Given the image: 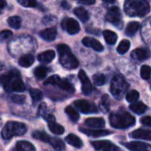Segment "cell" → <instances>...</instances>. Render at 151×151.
Masks as SVG:
<instances>
[{
  "label": "cell",
  "mask_w": 151,
  "mask_h": 151,
  "mask_svg": "<svg viewBox=\"0 0 151 151\" xmlns=\"http://www.w3.org/2000/svg\"><path fill=\"white\" fill-rule=\"evenodd\" d=\"M0 83L4 88L8 91L22 92L25 90V85L20 79V74L17 70H12L6 74L0 77Z\"/></svg>",
  "instance_id": "obj_1"
},
{
  "label": "cell",
  "mask_w": 151,
  "mask_h": 151,
  "mask_svg": "<svg viewBox=\"0 0 151 151\" xmlns=\"http://www.w3.org/2000/svg\"><path fill=\"white\" fill-rule=\"evenodd\" d=\"M150 11V4L144 0H128L125 3V12L131 17H144Z\"/></svg>",
  "instance_id": "obj_2"
},
{
  "label": "cell",
  "mask_w": 151,
  "mask_h": 151,
  "mask_svg": "<svg viewBox=\"0 0 151 151\" xmlns=\"http://www.w3.org/2000/svg\"><path fill=\"white\" fill-rule=\"evenodd\" d=\"M111 125L119 129H126L135 124V118L127 111L112 112L110 116Z\"/></svg>",
  "instance_id": "obj_3"
},
{
  "label": "cell",
  "mask_w": 151,
  "mask_h": 151,
  "mask_svg": "<svg viewBox=\"0 0 151 151\" xmlns=\"http://www.w3.org/2000/svg\"><path fill=\"white\" fill-rule=\"evenodd\" d=\"M58 52L59 56V62L65 69H75L79 66V61L71 51L70 48L65 44L58 45Z\"/></svg>",
  "instance_id": "obj_4"
},
{
  "label": "cell",
  "mask_w": 151,
  "mask_h": 151,
  "mask_svg": "<svg viewBox=\"0 0 151 151\" xmlns=\"http://www.w3.org/2000/svg\"><path fill=\"white\" fill-rule=\"evenodd\" d=\"M27 132V126L21 122L9 121L5 124L2 130V137L9 140L14 136H22Z\"/></svg>",
  "instance_id": "obj_5"
},
{
  "label": "cell",
  "mask_w": 151,
  "mask_h": 151,
  "mask_svg": "<svg viewBox=\"0 0 151 151\" xmlns=\"http://www.w3.org/2000/svg\"><path fill=\"white\" fill-rule=\"evenodd\" d=\"M128 88L129 85L122 75L117 74L112 78L111 82V92L118 100H120L125 96Z\"/></svg>",
  "instance_id": "obj_6"
},
{
  "label": "cell",
  "mask_w": 151,
  "mask_h": 151,
  "mask_svg": "<svg viewBox=\"0 0 151 151\" xmlns=\"http://www.w3.org/2000/svg\"><path fill=\"white\" fill-rule=\"evenodd\" d=\"M106 20L120 29L123 27V21L119 8L117 6L111 7L106 14Z\"/></svg>",
  "instance_id": "obj_7"
},
{
  "label": "cell",
  "mask_w": 151,
  "mask_h": 151,
  "mask_svg": "<svg viewBox=\"0 0 151 151\" xmlns=\"http://www.w3.org/2000/svg\"><path fill=\"white\" fill-rule=\"evenodd\" d=\"M73 105L82 113L88 114L92 112H97L96 107L86 100H77L73 103Z\"/></svg>",
  "instance_id": "obj_8"
},
{
  "label": "cell",
  "mask_w": 151,
  "mask_h": 151,
  "mask_svg": "<svg viewBox=\"0 0 151 151\" xmlns=\"http://www.w3.org/2000/svg\"><path fill=\"white\" fill-rule=\"evenodd\" d=\"M91 144L97 151H120L109 141H96L92 142Z\"/></svg>",
  "instance_id": "obj_9"
},
{
  "label": "cell",
  "mask_w": 151,
  "mask_h": 151,
  "mask_svg": "<svg viewBox=\"0 0 151 151\" xmlns=\"http://www.w3.org/2000/svg\"><path fill=\"white\" fill-rule=\"evenodd\" d=\"M79 79L82 84V87H81L82 93L84 95H89L92 92V85L86 73L83 70H81L79 72Z\"/></svg>",
  "instance_id": "obj_10"
},
{
  "label": "cell",
  "mask_w": 151,
  "mask_h": 151,
  "mask_svg": "<svg viewBox=\"0 0 151 151\" xmlns=\"http://www.w3.org/2000/svg\"><path fill=\"white\" fill-rule=\"evenodd\" d=\"M131 57L135 60L144 61V60H147L150 58L151 51L149 49H142V48L135 49L134 50L132 51Z\"/></svg>",
  "instance_id": "obj_11"
},
{
  "label": "cell",
  "mask_w": 151,
  "mask_h": 151,
  "mask_svg": "<svg viewBox=\"0 0 151 151\" xmlns=\"http://www.w3.org/2000/svg\"><path fill=\"white\" fill-rule=\"evenodd\" d=\"M64 27L66 29L67 33L70 35H76L80 32L81 27H80V24L78 23V21H76L74 19H67L65 20L64 22Z\"/></svg>",
  "instance_id": "obj_12"
},
{
  "label": "cell",
  "mask_w": 151,
  "mask_h": 151,
  "mask_svg": "<svg viewBox=\"0 0 151 151\" xmlns=\"http://www.w3.org/2000/svg\"><path fill=\"white\" fill-rule=\"evenodd\" d=\"M125 146L130 151H151V146L142 142H132L125 143Z\"/></svg>",
  "instance_id": "obj_13"
},
{
  "label": "cell",
  "mask_w": 151,
  "mask_h": 151,
  "mask_svg": "<svg viewBox=\"0 0 151 151\" xmlns=\"http://www.w3.org/2000/svg\"><path fill=\"white\" fill-rule=\"evenodd\" d=\"M82 43L84 46L88 47V48H92L96 51H103L104 50V46L102 45V43L99 41L96 40L95 38L85 37L82 39Z\"/></svg>",
  "instance_id": "obj_14"
},
{
  "label": "cell",
  "mask_w": 151,
  "mask_h": 151,
  "mask_svg": "<svg viewBox=\"0 0 151 151\" xmlns=\"http://www.w3.org/2000/svg\"><path fill=\"white\" fill-rule=\"evenodd\" d=\"M130 136L134 139H141L151 141V131L147 129H137L130 134Z\"/></svg>",
  "instance_id": "obj_15"
},
{
  "label": "cell",
  "mask_w": 151,
  "mask_h": 151,
  "mask_svg": "<svg viewBox=\"0 0 151 151\" xmlns=\"http://www.w3.org/2000/svg\"><path fill=\"white\" fill-rule=\"evenodd\" d=\"M57 34H58V33H57L56 27H48V28H46V29L41 31V32H40V36H41L43 40L50 42V41H54V40L56 39Z\"/></svg>",
  "instance_id": "obj_16"
},
{
  "label": "cell",
  "mask_w": 151,
  "mask_h": 151,
  "mask_svg": "<svg viewBox=\"0 0 151 151\" xmlns=\"http://www.w3.org/2000/svg\"><path fill=\"white\" fill-rule=\"evenodd\" d=\"M80 131L82 132L83 134L88 135V136H93V137H102V136H106L111 134L110 131L108 130H103V129H85V128H80Z\"/></svg>",
  "instance_id": "obj_17"
},
{
  "label": "cell",
  "mask_w": 151,
  "mask_h": 151,
  "mask_svg": "<svg viewBox=\"0 0 151 151\" xmlns=\"http://www.w3.org/2000/svg\"><path fill=\"white\" fill-rule=\"evenodd\" d=\"M13 151H35V148L29 142L20 141L16 143Z\"/></svg>",
  "instance_id": "obj_18"
},
{
  "label": "cell",
  "mask_w": 151,
  "mask_h": 151,
  "mask_svg": "<svg viewBox=\"0 0 151 151\" xmlns=\"http://www.w3.org/2000/svg\"><path fill=\"white\" fill-rule=\"evenodd\" d=\"M55 58V51L52 50H45L38 55V60L41 63H50Z\"/></svg>",
  "instance_id": "obj_19"
},
{
  "label": "cell",
  "mask_w": 151,
  "mask_h": 151,
  "mask_svg": "<svg viewBox=\"0 0 151 151\" xmlns=\"http://www.w3.org/2000/svg\"><path fill=\"white\" fill-rule=\"evenodd\" d=\"M85 124L89 127H104L105 126V121L102 118H89L86 119Z\"/></svg>",
  "instance_id": "obj_20"
},
{
  "label": "cell",
  "mask_w": 151,
  "mask_h": 151,
  "mask_svg": "<svg viewBox=\"0 0 151 151\" xmlns=\"http://www.w3.org/2000/svg\"><path fill=\"white\" fill-rule=\"evenodd\" d=\"M65 142L68 144H70L71 146H73L74 148H77V149H81L82 147V145H83L81 140L73 134H70L69 135H67L65 137Z\"/></svg>",
  "instance_id": "obj_21"
},
{
  "label": "cell",
  "mask_w": 151,
  "mask_h": 151,
  "mask_svg": "<svg viewBox=\"0 0 151 151\" xmlns=\"http://www.w3.org/2000/svg\"><path fill=\"white\" fill-rule=\"evenodd\" d=\"M35 62V57L32 54H27L22 56L19 59V65L22 67H29Z\"/></svg>",
  "instance_id": "obj_22"
},
{
  "label": "cell",
  "mask_w": 151,
  "mask_h": 151,
  "mask_svg": "<svg viewBox=\"0 0 151 151\" xmlns=\"http://www.w3.org/2000/svg\"><path fill=\"white\" fill-rule=\"evenodd\" d=\"M104 40L106 41V42L108 44H111V45H113L117 40H118V35L116 33L111 31V30H104Z\"/></svg>",
  "instance_id": "obj_23"
},
{
  "label": "cell",
  "mask_w": 151,
  "mask_h": 151,
  "mask_svg": "<svg viewBox=\"0 0 151 151\" xmlns=\"http://www.w3.org/2000/svg\"><path fill=\"white\" fill-rule=\"evenodd\" d=\"M74 14L82 21V22H87L89 19V14L87 10H85L83 7H77L74 9Z\"/></svg>",
  "instance_id": "obj_24"
},
{
  "label": "cell",
  "mask_w": 151,
  "mask_h": 151,
  "mask_svg": "<svg viewBox=\"0 0 151 151\" xmlns=\"http://www.w3.org/2000/svg\"><path fill=\"white\" fill-rule=\"evenodd\" d=\"M51 147L57 151H64L65 149V145L64 143V142L60 139L58 138H50V141L49 142Z\"/></svg>",
  "instance_id": "obj_25"
},
{
  "label": "cell",
  "mask_w": 151,
  "mask_h": 151,
  "mask_svg": "<svg viewBox=\"0 0 151 151\" xmlns=\"http://www.w3.org/2000/svg\"><path fill=\"white\" fill-rule=\"evenodd\" d=\"M129 107H130V110L135 112L136 114H142L147 110V106L143 103H141V102H136L134 104H132Z\"/></svg>",
  "instance_id": "obj_26"
},
{
  "label": "cell",
  "mask_w": 151,
  "mask_h": 151,
  "mask_svg": "<svg viewBox=\"0 0 151 151\" xmlns=\"http://www.w3.org/2000/svg\"><path fill=\"white\" fill-rule=\"evenodd\" d=\"M139 28H140V24L137 21H132L127 25L125 33H126L127 35L132 36L139 30Z\"/></svg>",
  "instance_id": "obj_27"
},
{
  "label": "cell",
  "mask_w": 151,
  "mask_h": 151,
  "mask_svg": "<svg viewBox=\"0 0 151 151\" xmlns=\"http://www.w3.org/2000/svg\"><path fill=\"white\" fill-rule=\"evenodd\" d=\"M65 113L67 114L68 118L73 121V122H77L80 119V115L79 113L77 112V111L73 108L72 106H67L65 110Z\"/></svg>",
  "instance_id": "obj_28"
},
{
  "label": "cell",
  "mask_w": 151,
  "mask_h": 151,
  "mask_svg": "<svg viewBox=\"0 0 151 151\" xmlns=\"http://www.w3.org/2000/svg\"><path fill=\"white\" fill-rule=\"evenodd\" d=\"M8 25L14 29H19L21 27V18L19 16H12L8 19Z\"/></svg>",
  "instance_id": "obj_29"
},
{
  "label": "cell",
  "mask_w": 151,
  "mask_h": 151,
  "mask_svg": "<svg viewBox=\"0 0 151 151\" xmlns=\"http://www.w3.org/2000/svg\"><path fill=\"white\" fill-rule=\"evenodd\" d=\"M33 137L36 140H39L41 142H47L49 143L50 141V136H49L46 133L44 132H42V131H35L33 133Z\"/></svg>",
  "instance_id": "obj_30"
},
{
  "label": "cell",
  "mask_w": 151,
  "mask_h": 151,
  "mask_svg": "<svg viewBox=\"0 0 151 151\" xmlns=\"http://www.w3.org/2000/svg\"><path fill=\"white\" fill-rule=\"evenodd\" d=\"M49 129L50 130L51 133L55 134H63L65 133V128L57 124L56 122H53V123H49Z\"/></svg>",
  "instance_id": "obj_31"
},
{
  "label": "cell",
  "mask_w": 151,
  "mask_h": 151,
  "mask_svg": "<svg viewBox=\"0 0 151 151\" xmlns=\"http://www.w3.org/2000/svg\"><path fill=\"white\" fill-rule=\"evenodd\" d=\"M29 94H30V96L33 100L34 103H36V102H39L42 99V93L41 90L37 89V88H32L30 89L29 91Z\"/></svg>",
  "instance_id": "obj_32"
},
{
  "label": "cell",
  "mask_w": 151,
  "mask_h": 151,
  "mask_svg": "<svg viewBox=\"0 0 151 151\" xmlns=\"http://www.w3.org/2000/svg\"><path fill=\"white\" fill-rule=\"evenodd\" d=\"M130 48V42L128 40H122L119 44L117 50L119 54H125Z\"/></svg>",
  "instance_id": "obj_33"
},
{
  "label": "cell",
  "mask_w": 151,
  "mask_h": 151,
  "mask_svg": "<svg viewBox=\"0 0 151 151\" xmlns=\"http://www.w3.org/2000/svg\"><path fill=\"white\" fill-rule=\"evenodd\" d=\"M100 109H101L104 113H107V112L109 111V109H110V100H109V96H108L107 95H104V96L101 98Z\"/></svg>",
  "instance_id": "obj_34"
},
{
  "label": "cell",
  "mask_w": 151,
  "mask_h": 151,
  "mask_svg": "<svg viewBox=\"0 0 151 151\" xmlns=\"http://www.w3.org/2000/svg\"><path fill=\"white\" fill-rule=\"evenodd\" d=\"M58 87L65 91H68V92H72V93L74 92V88L73 87L72 83L67 80H61V81L58 84Z\"/></svg>",
  "instance_id": "obj_35"
},
{
  "label": "cell",
  "mask_w": 151,
  "mask_h": 151,
  "mask_svg": "<svg viewBox=\"0 0 151 151\" xmlns=\"http://www.w3.org/2000/svg\"><path fill=\"white\" fill-rule=\"evenodd\" d=\"M47 73H48V69L44 66H38L35 69V75L37 79L41 80V79H43L46 77L47 75Z\"/></svg>",
  "instance_id": "obj_36"
},
{
  "label": "cell",
  "mask_w": 151,
  "mask_h": 151,
  "mask_svg": "<svg viewBox=\"0 0 151 151\" xmlns=\"http://www.w3.org/2000/svg\"><path fill=\"white\" fill-rule=\"evenodd\" d=\"M139 97H140L139 92L136 91V90H132V91L128 92V94L127 95V102L132 103V104L136 103L137 100L139 99Z\"/></svg>",
  "instance_id": "obj_37"
},
{
  "label": "cell",
  "mask_w": 151,
  "mask_h": 151,
  "mask_svg": "<svg viewBox=\"0 0 151 151\" xmlns=\"http://www.w3.org/2000/svg\"><path fill=\"white\" fill-rule=\"evenodd\" d=\"M93 81H94L95 85H96V86H102V85H104L106 82V78H105V76L104 74L97 73V74H95L94 75Z\"/></svg>",
  "instance_id": "obj_38"
},
{
  "label": "cell",
  "mask_w": 151,
  "mask_h": 151,
  "mask_svg": "<svg viewBox=\"0 0 151 151\" xmlns=\"http://www.w3.org/2000/svg\"><path fill=\"white\" fill-rule=\"evenodd\" d=\"M141 76L144 80H149L151 76V67L149 65H142L141 68Z\"/></svg>",
  "instance_id": "obj_39"
},
{
  "label": "cell",
  "mask_w": 151,
  "mask_h": 151,
  "mask_svg": "<svg viewBox=\"0 0 151 151\" xmlns=\"http://www.w3.org/2000/svg\"><path fill=\"white\" fill-rule=\"evenodd\" d=\"M60 81H61V79L58 75H52L44 81V85H58V86Z\"/></svg>",
  "instance_id": "obj_40"
},
{
  "label": "cell",
  "mask_w": 151,
  "mask_h": 151,
  "mask_svg": "<svg viewBox=\"0 0 151 151\" xmlns=\"http://www.w3.org/2000/svg\"><path fill=\"white\" fill-rule=\"evenodd\" d=\"M13 34L11 30H3L0 32V42H4L8 41L9 39H11L12 37Z\"/></svg>",
  "instance_id": "obj_41"
},
{
  "label": "cell",
  "mask_w": 151,
  "mask_h": 151,
  "mask_svg": "<svg viewBox=\"0 0 151 151\" xmlns=\"http://www.w3.org/2000/svg\"><path fill=\"white\" fill-rule=\"evenodd\" d=\"M11 100L17 104H22L26 101V96L23 95H12L11 96Z\"/></svg>",
  "instance_id": "obj_42"
},
{
  "label": "cell",
  "mask_w": 151,
  "mask_h": 151,
  "mask_svg": "<svg viewBox=\"0 0 151 151\" xmlns=\"http://www.w3.org/2000/svg\"><path fill=\"white\" fill-rule=\"evenodd\" d=\"M18 3L25 7H35L38 3L35 0H19Z\"/></svg>",
  "instance_id": "obj_43"
},
{
  "label": "cell",
  "mask_w": 151,
  "mask_h": 151,
  "mask_svg": "<svg viewBox=\"0 0 151 151\" xmlns=\"http://www.w3.org/2000/svg\"><path fill=\"white\" fill-rule=\"evenodd\" d=\"M38 114L40 116H42L44 117L45 115H47L48 113H46V104H42L39 107V110H38Z\"/></svg>",
  "instance_id": "obj_44"
},
{
  "label": "cell",
  "mask_w": 151,
  "mask_h": 151,
  "mask_svg": "<svg viewBox=\"0 0 151 151\" xmlns=\"http://www.w3.org/2000/svg\"><path fill=\"white\" fill-rule=\"evenodd\" d=\"M141 122H142V124H143V125H145V126H147V127H151V117L147 116V117L142 118V119H141Z\"/></svg>",
  "instance_id": "obj_45"
},
{
  "label": "cell",
  "mask_w": 151,
  "mask_h": 151,
  "mask_svg": "<svg viewBox=\"0 0 151 151\" xmlns=\"http://www.w3.org/2000/svg\"><path fill=\"white\" fill-rule=\"evenodd\" d=\"M43 119H44L46 121H48L49 123H53V122H55V118H54V116L51 115V114H47V115H45V116L43 117Z\"/></svg>",
  "instance_id": "obj_46"
},
{
  "label": "cell",
  "mask_w": 151,
  "mask_h": 151,
  "mask_svg": "<svg viewBox=\"0 0 151 151\" xmlns=\"http://www.w3.org/2000/svg\"><path fill=\"white\" fill-rule=\"evenodd\" d=\"M80 4H95L96 3V1H94V0H86V1H84V0H82V1H80L79 2Z\"/></svg>",
  "instance_id": "obj_47"
},
{
  "label": "cell",
  "mask_w": 151,
  "mask_h": 151,
  "mask_svg": "<svg viewBox=\"0 0 151 151\" xmlns=\"http://www.w3.org/2000/svg\"><path fill=\"white\" fill-rule=\"evenodd\" d=\"M6 2L5 1H4V0H0V9H3V8H4L5 6H6Z\"/></svg>",
  "instance_id": "obj_48"
},
{
  "label": "cell",
  "mask_w": 151,
  "mask_h": 151,
  "mask_svg": "<svg viewBox=\"0 0 151 151\" xmlns=\"http://www.w3.org/2000/svg\"><path fill=\"white\" fill-rule=\"evenodd\" d=\"M4 68V64L0 62V71H1V70H3Z\"/></svg>",
  "instance_id": "obj_49"
}]
</instances>
